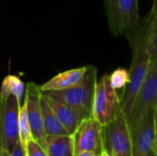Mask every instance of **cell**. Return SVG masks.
Listing matches in <instances>:
<instances>
[{"label":"cell","instance_id":"cell-13","mask_svg":"<svg viewBox=\"0 0 157 156\" xmlns=\"http://www.w3.org/2000/svg\"><path fill=\"white\" fill-rule=\"evenodd\" d=\"M45 151L48 156H75L72 135H47Z\"/></svg>","mask_w":157,"mask_h":156},{"label":"cell","instance_id":"cell-7","mask_svg":"<svg viewBox=\"0 0 157 156\" xmlns=\"http://www.w3.org/2000/svg\"><path fill=\"white\" fill-rule=\"evenodd\" d=\"M139 27L138 0H117L111 32L117 36H124L132 47Z\"/></svg>","mask_w":157,"mask_h":156},{"label":"cell","instance_id":"cell-19","mask_svg":"<svg viewBox=\"0 0 157 156\" xmlns=\"http://www.w3.org/2000/svg\"><path fill=\"white\" fill-rule=\"evenodd\" d=\"M26 155L27 156H48L45 149L38 143L33 139L30 140L28 143L26 149Z\"/></svg>","mask_w":157,"mask_h":156},{"label":"cell","instance_id":"cell-15","mask_svg":"<svg viewBox=\"0 0 157 156\" xmlns=\"http://www.w3.org/2000/svg\"><path fill=\"white\" fill-rule=\"evenodd\" d=\"M25 92L26 87L19 77L13 74H8L4 78L0 89V94L2 96L13 95L21 103L23 97H25Z\"/></svg>","mask_w":157,"mask_h":156},{"label":"cell","instance_id":"cell-22","mask_svg":"<svg viewBox=\"0 0 157 156\" xmlns=\"http://www.w3.org/2000/svg\"><path fill=\"white\" fill-rule=\"evenodd\" d=\"M10 156H27L26 155V152H25L20 141H18L17 145L14 147V149L10 153Z\"/></svg>","mask_w":157,"mask_h":156},{"label":"cell","instance_id":"cell-5","mask_svg":"<svg viewBox=\"0 0 157 156\" xmlns=\"http://www.w3.org/2000/svg\"><path fill=\"white\" fill-rule=\"evenodd\" d=\"M157 102V56L151 59L149 69L139 91L128 124L131 131L150 111L155 110Z\"/></svg>","mask_w":157,"mask_h":156},{"label":"cell","instance_id":"cell-17","mask_svg":"<svg viewBox=\"0 0 157 156\" xmlns=\"http://www.w3.org/2000/svg\"><path fill=\"white\" fill-rule=\"evenodd\" d=\"M109 79L112 87L116 90L124 88L129 82V71L123 68H118L109 74Z\"/></svg>","mask_w":157,"mask_h":156},{"label":"cell","instance_id":"cell-8","mask_svg":"<svg viewBox=\"0 0 157 156\" xmlns=\"http://www.w3.org/2000/svg\"><path fill=\"white\" fill-rule=\"evenodd\" d=\"M103 125L93 117L85 119L72 135L75 147V156L83 151H90L99 156L104 151Z\"/></svg>","mask_w":157,"mask_h":156},{"label":"cell","instance_id":"cell-24","mask_svg":"<svg viewBox=\"0 0 157 156\" xmlns=\"http://www.w3.org/2000/svg\"><path fill=\"white\" fill-rule=\"evenodd\" d=\"M155 132H156V148H157V102L155 108Z\"/></svg>","mask_w":157,"mask_h":156},{"label":"cell","instance_id":"cell-10","mask_svg":"<svg viewBox=\"0 0 157 156\" xmlns=\"http://www.w3.org/2000/svg\"><path fill=\"white\" fill-rule=\"evenodd\" d=\"M131 133L132 156H148L156 147L155 110L148 112Z\"/></svg>","mask_w":157,"mask_h":156},{"label":"cell","instance_id":"cell-21","mask_svg":"<svg viewBox=\"0 0 157 156\" xmlns=\"http://www.w3.org/2000/svg\"><path fill=\"white\" fill-rule=\"evenodd\" d=\"M157 21V0H153V5L151 11L148 15V17L145 19V22L148 24V26L153 25Z\"/></svg>","mask_w":157,"mask_h":156},{"label":"cell","instance_id":"cell-27","mask_svg":"<svg viewBox=\"0 0 157 156\" xmlns=\"http://www.w3.org/2000/svg\"><path fill=\"white\" fill-rule=\"evenodd\" d=\"M99 156H110V155H109V154H107L105 151H103V153H102V154H100Z\"/></svg>","mask_w":157,"mask_h":156},{"label":"cell","instance_id":"cell-1","mask_svg":"<svg viewBox=\"0 0 157 156\" xmlns=\"http://www.w3.org/2000/svg\"><path fill=\"white\" fill-rule=\"evenodd\" d=\"M148 33V24L144 21L143 25H140L133 45L132 47V58L129 70V82L123 88V93L121 97L122 114L127 120L131 115L139 91L146 77L151 62L147 47Z\"/></svg>","mask_w":157,"mask_h":156},{"label":"cell","instance_id":"cell-18","mask_svg":"<svg viewBox=\"0 0 157 156\" xmlns=\"http://www.w3.org/2000/svg\"><path fill=\"white\" fill-rule=\"evenodd\" d=\"M149 33L147 39V47L150 58L153 59L157 56V21L151 26H148Z\"/></svg>","mask_w":157,"mask_h":156},{"label":"cell","instance_id":"cell-2","mask_svg":"<svg viewBox=\"0 0 157 156\" xmlns=\"http://www.w3.org/2000/svg\"><path fill=\"white\" fill-rule=\"evenodd\" d=\"M97 77V68L95 66H87V71L83 80L77 85L64 90L48 91L43 94L79 110L86 118H91L95 88L98 82Z\"/></svg>","mask_w":157,"mask_h":156},{"label":"cell","instance_id":"cell-25","mask_svg":"<svg viewBox=\"0 0 157 156\" xmlns=\"http://www.w3.org/2000/svg\"><path fill=\"white\" fill-rule=\"evenodd\" d=\"M148 156H157V148H154L153 149V151L148 154Z\"/></svg>","mask_w":157,"mask_h":156},{"label":"cell","instance_id":"cell-12","mask_svg":"<svg viewBox=\"0 0 157 156\" xmlns=\"http://www.w3.org/2000/svg\"><path fill=\"white\" fill-rule=\"evenodd\" d=\"M86 71L87 66H82L59 73L51 80L40 86V89L42 93H44L48 91H58L70 88L83 80Z\"/></svg>","mask_w":157,"mask_h":156},{"label":"cell","instance_id":"cell-14","mask_svg":"<svg viewBox=\"0 0 157 156\" xmlns=\"http://www.w3.org/2000/svg\"><path fill=\"white\" fill-rule=\"evenodd\" d=\"M40 106L46 135H70L48 104L43 94L40 98Z\"/></svg>","mask_w":157,"mask_h":156},{"label":"cell","instance_id":"cell-28","mask_svg":"<svg viewBox=\"0 0 157 156\" xmlns=\"http://www.w3.org/2000/svg\"><path fill=\"white\" fill-rule=\"evenodd\" d=\"M2 154H3V148L0 146V156H2Z\"/></svg>","mask_w":157,"mask_h":156},{"label":"cell","instance_id":"cell-23","mask_svg":"<svg viewBox=\"0 0 157 156\" xmlns=\"http://www.w3.org/2000/svg\"><path fill=\"white\" fill-rule=\"evenodd\" d=\"M75 156H98L95 153L90 152V151H83L81 153H79L78 154H76Z\"/></svg>","mask_w":157,"mask_h":156},{"label":"cell","instance_id":"cell-6","mask_svg":"<svg viewBox=\"0 0 157 156\" xmlns=\"http://www.w3.org/2000/svg\"><path fill=\"white\" fill-rule=\"evenodd\" d=\"M103 148L110 156H132V133L123 114L103 126Z\"/></svg>","mask_w":157,"mask_h":156},{"label":"cell","instance_id":"cell-9","mask_svg":"<svg viewBox=\"0 0 157 156\" xmlns=\"http://www.w3.org/2000/svg\"><path fill=\"white\" fill-rule=\"evenodd\" d=\"M42 96V91L40 86L35 83L29 82L27 84L26 92L24 97V101L27 105V112L29 117V121L30 124L32 139L40 143L45 149L46 143V132L43 124L40 98Z\"/></svg>","mask_w":157,"mask_h":156},{"label":"cell","instance_id":"cell-4","mask_svg":"<svg viewBox=\"0 0 157 156\" xmlns=\"http://www.w3.org/2000/svg\"><path fill=\"white\" fill-rule=\"evenodd\" d=\"M21 103L13 95L0 94V146L11 153L19 141L18 113Z\"/></svg>","mask_w":157,"mask_h":156},{"label":"cell","instance_id":"cell-11","mask_svg":"<svg viewBox=\"0 0 157 156\" xmlns=\"http://www.w3.org/2000/svg\"><path fill=\"white\" fill-rule=\"evenodd\" d=\"M44 97H45L48 104L50 105V107L52 108L53 112L57 116L58 120H60L62 125L64 127V129L67 131V132L70 135H73L74 132L75 131V130L77 129V127L79 126V124L85 119H87L79 110H77L68 105L58 102L46 95H44Z\"/></svg>","mask_w":157,"mask_h":156},{"label":"cell","instance_id":"cell-26","mask_svg":"<svg viewBox=\"0 0 157 156\" xmlns=\"http://www.w3.org/2000/svg\"><path fill=\"white\" fill-rule=\"evenodd\" d=\"M2 156H10V153H8V152H6V151H4V150H3Z\"/></svg>","mask_w":157,"mask_h":156},{"label":"cell","instance_id":"cell-20","mask_svg":"<svg viewBox=\"0 0 157 156\" xmlns=\"http://www.w3.org/2000/svg\"><path fill=\"white\" fill-rule=\"evenodd\" d=\"M105 4V10L109 21V29L112 27L115 19V13H116V6H117V0H104Z\"/></svg>","mask_w":157,"mask_h":156},{"label":"cell","instance_id":"cell-16","mask_svg":"<svg viewBox=\"0 0 157 156\" xmlns=\"http://www.w3.org/2000/svg\"><path fill=\"white\" fill-rule=\"evenodd\" d=\"M18 136L19 141L26 152L29 142L32 140V133L27 112V105L25 101H23V104H21L18 113Z\"/></svg>","mask_w":157,"mask_h":156},{"label":"cell","instance_id":"cell-3","mask_svg":"<svg viewBox=\"0 0 157 156\" xmlns=\"http://www.w3.org/2000/svg\"><path fill=\"white\" fill-rule=\"evenodd\" d=\"M121 114V98L117 90L112 87L109 74H103L96 85L92 117L104 126Z\"/></svg>","mask_w":157,"mask_h":156}]
</instances>
